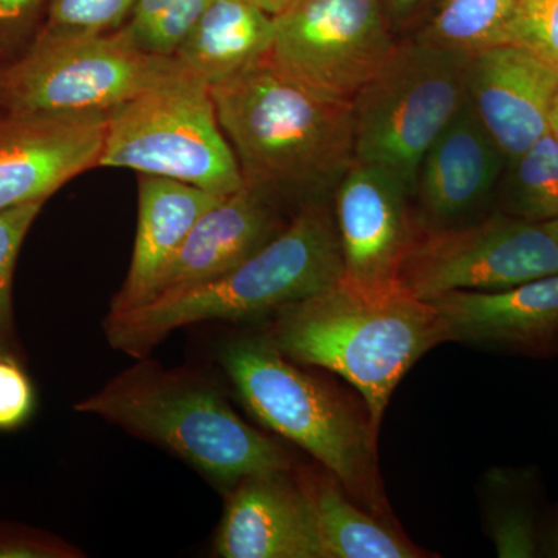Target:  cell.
<instances>
[{
  "instance_id": "1",
  "label": "cell",
  "mask_w": 558,
  "mask_h": 558,
  "mask_svg": "<svg viewBox=\"0 0 558 558\" xmlns=\"http://www.w3.org/2000/svg\"><path fill=\"white\" fill-rule=\"evenodd\" d=\"M263 339L296 365L318 366L351 384L376 432L403 376L449 341L435 304L400 288L365 290L344 279L279 307Z\"/></svg>"
},
{
  "instance_id": "2",
  "label": "cell",
  "mask_w": 558,
  "mask_h": 558,
  "mask_svg": "<svg viewBox=\"0 0 558 558\" xmlns=\"http://www.w3.org/2000/svg\"><path fill=\"white\" fill-rule=\"evenodd\" d=\"M209 90L244 183L299 208L333 196L355 160L352 102L311 94L267 60Z\"/></svg>"
},
{
  "instance_id": "3",
  "label": "cell",
  "mask_w": 558,
  "mask_h": 558,
  "mask_svg": "<svg viewBox=\"0 0 558 558\" xmlns=\"http://www.w3.org/2000/svg\"><path fill=\"white\" fill-rule=\"evenodd\" d=\"M344 278L339 231L329 199L301 205L286 229L233 270L204 284L109 314L110 347L135 359L170 333L204 322H240L274 314Z\"/></svg>"
},
{
  "instance_id": "4",
  "label": "cell",
  "mask_w": 558,
  "mask_h": 558,
  "mask_svg": "<svg viewBox=\"0 0 558 558\" xmlns=\"http://www.w3.org/2000/svg\"><path fill=\"white\" fill-rule=\"evenodd\" d=\"M140 360L75 410L156 444L220 486L233 487L255 473L292 470L288 453L242 421L209 381Z\"/></svg>"
},
{
  "instance_id": "5",
  "label": "cell",
  "mask_w": 558,
  "mask_h": 558,
  "mask_svg": "<svg viewBox=\"0 0 558 558\" xmlns=\"http://www.w3.org/2000/svg\"><path fill=\"white\" fill-rule=\"evenodd\" d=\"M222 365L245 409L306 450L363 509L395 524L379 468L376 429L359 411L264 339L223 349Z\"/></svg>"
},
{
  "instance_id": "6",
  "label": "cell",
  "mask_w": 558,
  "mask_h": 558,
  "mask_svg": "<svg viewBox=\"0 0 558 558\" xmlns=\"http://www.w3.org/2000/svg\"><path fill=\"white\" fill-rule=\"evenodd\" d=\"M469 58L418 36L398 44L352 100L355 160L414 193L425 153L468 101Z\"/></svg>"
},
{
  "instance_id": "7",
  "label": "cell",
  "mask_w": 558,
  "mask_h": 558,
  "mask_svg": "<svg viewBox=\"0 0 558 558\" xmlns=\"http://www.w3.org/2000/svg\"><path fill=\"white\" fill-rule=\"evenodd\" d=\"M193 75L175 57L140 49L123 31H40L31 49L0 69L5 112H106L161 84Z\"/></svg>"
},
{
  "instance_id": "8",
  "label": "cell",
  "mask_w": 558,
  "mask_h": 558,
  "mask_svg": "<svg viewBox=\"0 0 558 558\" xmlns=\"http://www.w3.org/2000/svg\"><path fill=\"white\" fill-rule=\"evenodd\" d=\"M98 167L174 179L216 196L245 185L211 90L194 75L110 110Z\"/></svg>"
},
{
  "instance_id": "9",
  "label": "cell",
  "mask_w": 558,
  "mask_h": 558,
  "mask_svg": "<svg viewBox=\"0 0 558 558\" xmlns=\"http://www.w3.org/2000/svg\"><path fill=\"white\" fill-rule=\"evenodd\" d=\"M558 271V242L543 223L498 209L487 218L442 229H418L398 284L414 299L495 292Z\"/></svg>"
},
{
  "instance_id": "10",
  "label": "cell",
  "mask_w": 558,
  "mask_h": 558,
  "mask_svg": "<svg viewBox=\"0 0 558 558\" xmlns=\"http://www.w3.org/2000/svg\"><path fill=\"white\" fill-rule=\"evenodd\" d=\"M274 17L267 61L328 100L352 102L398 46L380 0H290Z\"/></svg>"
},
{
  "instance_id": "11",
  "label": "cell",
  "mask_w": 558,
  "mask_h": 558,
  "mask_svg": "<svg viewBox=\"0 0 558 558\" xmlns=\"http://www.w3.org/2000/svg\"><path fill=\"white\" fill-rule=\"evenodd\" d=\"M413 193L395 175L354 160L333 191L344 281L365 290L398 289L418 226Z\"/></svg>"
},
{
  "instance_id": "12",
  "label": "cell",
  "mask_w": 558,
  "mask_h": 558,
  "mask_svg": "<svg viewBox=\"0 0 558 558\" xmlns=\"http://www.w3.org/2000/svg\"><path fill=\"white\" fill-rule=\"evenodd\" d=\"M106 112H5L0 119V209L46 202L98 167Z\"/></svg>"
},
{
  "instance_id": "13",
  "label": "cell",
  "mask_w": 558,
  "mask_h": 558,
  "mask_svg": "<svg viewBox=\"0 0 558 558\" xmlns=\"http://www.w3.org/2000/svg\"><path fill=\"white\" fill-rule=\"evenodd\" d=\"M558 70L523 47L498 44L470 54L468 98L508 163L549 132Z\"/></svg>"
},
{
  "instance_id": "14",
  "label": "cell",
  "mask_w": 558,
  "mask_h": 558,
  "mask_svg": "<svg viewBox=\"0 0 558 558\" xmlns=\"http://www.w3.org/2000/svg\"><path fill=\"white\" fill-rule=\"evenodd\" d=\"M508 159L465 101L418 165L413 201L418 229L469 222L494 196Z\"/></svg>"
},
{
  "instance_id": "15",
  "label": "cell",
  "mask_w": 558,
  "mask_h": 558,
  "mask_svg": "<svg viewBox=\"0 0 558 558\" xmlns=\"http://www.w3.org/2000/svg\"><path fill=\"white\" fill-rule=\"evenodd\" d=\"M288 223L275 194L245 183L201 216L148 301L222 277L278 236Z\"/></svg>"
},
{
  "instance_id": "16",
  "label": "cell",
  "mask_w": 558,
  "mask_h": 558,
  "mask_svg": "<svg viewBox=\"0 0 558 558\" xmlns=\"http://www.w3.org/2000/svg\"><path fill=\"white\" fill-rule=\"evenodd\" d=\"M223 558H323L306 497L290 470L238 481L215 542Z\"/></svg>"
},
{
  "instance_id": "17",
  "label": "cell",
  "mask_w": 558,
  "mask_h": 558,
  "mask_svg": "<svg viewBox=\"0 0 558 558\" xmlns=\"http://www.w3.org/2000/svg\"><path fill=\"white\" fill-rule=\"evenodd\" d=\"M433 304L449 341L538 349L558 340V271L495 292L458 290Z\"/></svg>"
},
{
  "instance_id": "18",
  "label": "cell",
  "mask_w": 558,
  "mask_h": 558,
  "mask_svg": "<svg viewBox=\"0 0 558 558\" xmlns=\"http://www.w3.org/2000/svg\"><path fill=\"white\" fill-rule=\"evenodd\" d=\"M223 196L179 182L142 174L138 179V220L126 279L109 314L134 310L153 295L160 275L178 255L197 220Z\"/></svg>"
},
{
  "instance_id": "19",
  "label": "cell",
  "mask_w": 558,
  "mask_h": 558,
  "mask_svg": "<svg viewBox=\"0 0 558 558\" xmlns=\"http://www.w3.org/2000/svg\"><path fill=\"white\" fill-rule=\"evenodd\" d=\"M275 17L247 0H213L174 57L209 87L269 58Z\"/></svg>"
},
{
  "instance_id": "20",
  "label": "cell",
  "mask_w": 558,
  "mask_h": 558,
  "mask_svg": "<svg viewBox=\"0 0 558 558\" xmlns=\"http://www.w3.org/2000/svg\"><path fill=\"white\" fill-rule=\"evenodd\" d=\"M322 546L323 558H421L424 550L403 537L395 524L357 505L328 470L295 473Z\"/></svg>"
},
{
  "instance_id": "21",
  "label": "cell",
  "mask_w": 558,
  "mask_h": 558,
  "mask_svg": "<svg viewBox=\"0 0 558 558\" xmlns=\"http://www.w3.org/2000/svg\"><path fill=\"white\" fill-rule=\"evenodd\" d=\"M501 211L529 222L558 219V138L546 132L510 160L501 178Z\"/></svg>"
},
{
  "instance_id": "22",
  "label": "cell",
  "mask_w": 558,
  "mask_h": 558,
  "mask_svg": "<svg viewBox=\"0 0 558 558\" xmlns=\"http://www.w3.org/2000/svg\"><path fill=\"white\" fill-rule=\"evenodd\" d=\"M517 2L519 0H444L418 38L465 54L498 46Z\"/></svg>"
},
{
  "instance_id": "23",
  "label": "cell",
  "mask_w": 558,
  "mask_h": 558,
  "mask_svg": "<svg viewBox=\"0 0 558 558\" xmlns=\"http://www.w3.org/2000/svg\"><path fill=\"white\" fill-rule=\"evenodd\" d=\"M46 202L0 209V355L20 359L13 318V279L22 244Z\"/></svg>"
},
{
  "instance_id": "24",
  "label": "cell",
  "mask_w": 558,
  "mask_h": 558,
  "mask_svg": "<svg viewBox=\"0 0 558 558\" xmlns=\"http://www.w3.org/2000/svg\"><path fill=\"white\" fill-rule=\"evenodd\" d=\"M137 0H50L43 31L60 35H100L119 31Z\"/></svg>"
},
{
  "instance_id": "25",
  "label": "cell",
  "mask_w": 558,
  "mask_h": 558,
  "mask_svg": "<svg viewBox=\"0 0 558 558\" xmlns=\"http://www.w3.org/2000/svg\"><path fill=\"white\" fill-rule=\"evenodd\" d=\"M501 44L531 50L558 70V0H519Z\"/></svg>"
},
{
  "instance_id": "26",
  "label": "cell",
  "mask_w": 558,
  "mask_h": 558,
  "mask_svg": "<svg viewBox=\"0 0 558 558\" xmlns=\"http://www.w3.org/2000/svg\"><path fill=\"white\" fill-rule=\"evenodd\" d=\"M50 0H0V64L20 60L38 38Z\"/></svg>"
},
{
  "instance_id": "27",
  "label": "cell",
  "mask_w": 558,
  "mask_h": 558,
  "mask_svg": "<svg viewBox=\"0 0 558 558\" xmlns=\"http://www.w3.org/2000/svg\"><path fill=\"white\" fill-rule=\"evenodd\" d=\"M213 0H174L159 21L137 40L140 49L149 53L174 57Z\"/></svg>"
},
{
  "instance_id": "28",
  "label": "cell",
  "mask_w": 558,
  "mask_h": 558,
  "mask_svg": "<svg viewBox=\"0 0 558 558\" xmlns=\"http://www.w3.org/2000/svg\"><path fill=\"white\" fill-rule=\"evenodd\" d=\"M35 405V389L20 359L0 355V432L22 427Z\"/></svg>"
},
{
  "instance_id": "29",
  "label": "cell",
  "mask_w": 558,
  "mask_h": 558,
  "mask_svg": "<svg viewBox=\"0 0 558 558\" xmlns=\"http://www.w3.org/2000/svg\"><path fill=\"white\" fill-rule=\"evenodd\" d=\"M78 549L46 532L31 527L0 526V558H76Z\"/></svg>"
},
{
  "instance_id": "30",
  "label": "cell",
  "mask_w": 558,
  "mask_h": 558,
  "mask_svg": "<svg viewBox=\"0 0 558 558\" xmlns=\"http://www.w3.org/2000/svg\"><path fill=\"white\" fill-rule=\"evenodd\" d=\"M174 0H137L130 20L121 25L124 35L137 46V40L160 20Z\"/></svg>"
},
{
  "instance_id": "31",
  "label": "cell",
  "mask_w": 558,
  "mask_h": 558,
  "mask_svg": "<svg viewBox=\"0 0 558 558\" xmlns=\"http://www.w3.org/2000/svg\"><path fill=\"white\" fill-rule=\"evenodd\" d=\"M247 2L266 11V13L271 14V16H277L278 13H281V11L289 5L290 0H247Z\"/></svg>"
},
{
  "instance_id": "32",
  "label": "cell",
  "mask_w": 558,
  "mask_h": 558,
  "mask_svg": "<svg viewBox=\"0 0 558 558\" xmlns=\"http://www.w3.org/2000/svg\"><path fill=\"white\" fill-rule=\"evenodd\" d=\"M422 2H425V0H389V5L399 16H407L416 7L421 5Z\"/></svg>"
},
{
  "instance_id": "33",
  "label": "cell",
  "mask_w": 558,
  "mask_h": 558,
  "mask_svg": "<svg viewBox=\"0 0 558 558\" xmlns=\"http://www.w3.org/2000/svg\"><path fill=\"white\" fill-rule=\"evenodd\" d=\"M549 131L558 138V92L556 100H554L553 109H550Z\"/></svg>"
},
{
  "instance_id": "34",
  "label": "cell",
  "mask_w": 558,
  "mask_h": 558,
  "mask_svg": "<svg viewBox=\"0 0 558 558\" xmlns=\"http://www.w3.org/2000/svg\"><path fill=\"white\" fill-rule=\"evenodd\" d=\"M543 226L546 227V230H548L558 242V219L549 220V222H545Z\"/></svg>"
},
{
  "instance_id": "35",
  "label": "cell",
  "mask_w": 558,
  "mask_h": 558,
  "mask_svg": "<svg viewBox=\"0 0 558 558\" xmlns=\"http://www.w3.org/2000/svg\"><path fill=\"white\" fill-rule=\"evenodd\" d=\"M557 546H558V535H557Z\"/></svg>"
}]
</instances>
